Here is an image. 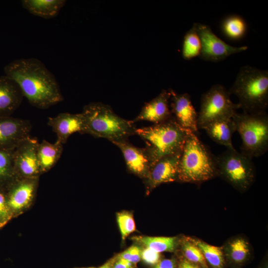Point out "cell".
<instances>
[{
  "label": "cell",
  "instance_id": "obj_11",
  "mask_svg": "<svg viewBox=\"0 0 268 268\" xmlns=\"http://www.w3.org/2000/svg\"><path fill=\"white\" fill-rule=\"evenodd\" d=\"M29 121L11 116L0 117V150H12L30 136Z\"/></svg>",
  "mask_w": 268,
  "mask_h": 268
},
{
  "label": "cell",
  "instance_id": "obj_30",
  "mask_svg": "<svg viewBox=\"0 0 268 268\" xmlns=\"http://www.w3.org/2000/svg\"><path fill=\"white\" fill-rule=\"evenodd\" d=\"M141 252L138 247L133 246L123 252L119 258L127 260L132 264L136 263L141 258Z\"/></svg>",
  "mask_w": 268,
  "mask_h": 268
},
{
  "label": "cell",
  "instance_id": "obj_15",
  "mask_svg": "<svg viewBox=\"0 0 268 268\" xmlns=\"http://www.w3.org/2000/svg\"><path fill=\"white\" fill-rule=\"evenodd\" d=\"M225 266L232 268H242L252 255L249 241L242 235H237L227 240L221 246Z\"/></svg>",
  "mask_w": 268,
  "mask_h": 268
},
{
  "label": "cell",
  "instance_id": "obj_27",
  "mask_svg": "<svg viewBox=\"0 0 268 268\" xmlns=\"http://www.w3.org/2000/svg\"><path fill=\"white\" fill-rule=\"evenodd\" d=\"M183 257L188 261L209 268L202 252L192 240L191 237L184 236L180 240L179 244Z\"/></svg>",
  "mask_w": 268,
  "mask_h": 268
},
{
  "label": "cell",
  "instance_id": "obj_20",
  "mask_svg": "<svg viewBox=\"0 0 268 268\" xmlns=\"http://www.w3.org/2000/svg\"><path fill=\"white\" fill-rule=\"evenodd\" d=\"M202 129L217 143L225 146L227 149L234 148L232 137L236 129L232 118L214 121L206 125Z\"/></svg>",
  "mask_w": 268,
  "mask_h": 268
},
{
  "label": "cell",
  "instance_id": "obj_36",
  "mask_svg": "<svg viewBox=\"0 0 268 268\" xmlns=\"http://www.w3.org/2000/svg\"><path fill=\"white\" fill-rule=\"evenodd\" d=\"M98 268H110V265L109 263H107Z\"/></svg>",
  "mask_w": 268,
  "mask_h": 268
},
{
  "label": "cell",
  "instance_id": "obj_32",
  "mask_svg": "<svg viewBox=\"0 0 268 268\" xmlns=\"http://www.w3.org/2000/svg\"><path fill=\"white\" fill-rule=\"evenodd\" d=\"M4 187H0V218H5L8 214L6 195L3 191Z\"/></svg>",
  "mask_w": 268,
  "mask_h": 268
},
{
  "label": "cell",
  "instance_id": "obj_13",
  "mask_svg": "<svg viewBox=\"0 0 268 268\" xmlns=\"http://www.w3.org/2000/svg\"><path fill=\"white\" fill-rule=\"evenodd\" d=\"M181 152L162 157L151 167L146 178L150 189L163 183L177 181Z\"/></svg>",
  "mask_w": 268,
  "mask_h": 268
},
{
  "label": "cell",
  "instance_id": "obj_25",
  "mask_svg": "<svg viewBox=\"0 0 268 268\" xmlns=\"http://www.w3.org/2000/svg\"><path fill=\"white\" fill-rule=\"evenodd\" d=\"M191 238L202 252L208 265L212 268H225V262L221 247L210 245L195 237H191Z\"/></svg>",
  "mask_w": 268,
  "mask_h": 268
},
{
  "label": "cell",
  "instance_id": "obj_12",
  "mask_svg": "<svg viewBox=\"0 0 268 268\" xmlns=\"http://www.w3.org/2000/svg\"><path fill=\"white\" fill-rule=\"evenodd\" d=\"M170 107L172 115L178 125L184 129L196 134L198 113L194 108L191 95L188 93H178L172 89Z\"/></svg>",
  "mask_w": 268,
  "mask_h": 268
},
{
  "label": "cell",
  "instance_id": "obj_38",
  "mask_svg": "<svg viewBox=\"0 0 268 268\" xmlns=\"http://www.w3.org/2000/svg\"></svg>",
  "mask_w": 268,
  "mask_h": 268
},
{
  "label": "cell",
  "instance_id": "obj_1",
  "mask_svg": "<svg viewBox=\"0 0 268 268\" xmlns=\"http://www.w3.org/2000/svg\"><path fill=\"white\" fill-rule=\"evenodd\" d=\"M5 75L18 85L23 97L33 106L46 109L64 99L54 74L35 58L15 60L5 66Z\"/></svg>",
  "mask_w": 268,
  "mask_h": 268
},
{
  "label": "cell",
  "instance_id": "obj_16",
  "mask_svg": "<svg viewBox=\"0 0 268 268\" xmlns=\"http://www.w3.org/2000/svg\"><path fill=\"white\" fill-rule=\"evenodd\" d=\"M113 144L121 151L128 169L138 176L146 179L150 169V163L144 147H136L128 139Z\"/></svg>",
  "mask_w": 268,
  "mask_h": 268
},
{
  "label": "cell",
  "instance_id": "obj_7",
  "mask_svg": "<svg viewBox=\"0 0 268 268\" xmlns=\"http://www.w3.org/2000/svg\"><path fill=\"white\" fill-rule=\"evenodd\" d=\"M217 176L241 193L247 191L254 183L256 169L252 158L237 151L227 149L215 156Z\"/></svg>",
  "mask_w": 268,
  "mask_h": 268
},
{
  "label": "cell",
  "instance_id": "obj_21",
  "mask_svg": "<svg viewBox=\"0 0 268 268\" xmlns=\"http://www.w3.org/2000/svg\"><path fill=\"white\" fill-rule=\"evenodd\" d=\"M63 151V144L56 140L51 143L46 140L39 142L37 157L41 173L52 168L60 158Z\"/></svg>",
  "mask_w": 268,
  "mask_h": 268
},
{
  "label": "cell",
  "instance_id": "obj_22",
  "mask_svg": "<svg viewBox=\"0 0 268 268\" xmlns=\"http://www.w3.org/2000/svg\"><path fill=\"white\" fill-rule=\"evenodd\" d=\"M65 0H22L24 8L34 15L45 19L57 16L65 5Z\"/></svg>",
  "mask_w": 268,
  "mask_h": 268
},
{
  "label": "cell",
  "instance_id": "obj_31",
  "mask_svg": "<svg viewBox=\"0 0 268 268\" xmlns=\"http://www.w3.org/2000/svg\"><path fill=\"white\" fill-rule=\"evenodd\" d=\"M160 258L159 253L146 247L141 252V258L148 265H155L160 261Z\"/></svg>",
  "mask_w": 268,
  "mask_h": 268
},
{
  "label": "cell",
  "instance_id": "obj_2",
  "mask_svg": "<svg viewBox=\"0 0 268 268\" xmlns=\"http://www.w3.org/2000/svg\"><path fill=\"white\" fill-rule=\"evenodd\" d=\"M81 113L84 119L83 134L106 138L113 143L135 134L134 123L120 117L108 105L92 102L83 107Z\"/></svg>",
  "mask_w": 268,
  "mask_h": 268
},
{
  "label": "cell",
  "instance_id": "obj_23",
  "mask_svg": "<svg viewBox=\"0 0 268 268\" xmlns=\"http://www.w3.org/2000/svg\"><path fill=\"white\" fill-rule=\"evenodd\" d=\"M135 241L158 253L173 252L179 244L180 240L176 237L135 236Z\"/></svg>",
  "mask_w": 268,
  "mask_h": 268
},
{
  "label": "cell",
  "instance_id": "obj_17",
  "mask_svg": "<svg viewBox=\"0 0 268 268\" xmlns=\"http://www.w3.org/2000/svg\"><path fill=\"white\" fill-rule=\"evenodd\" d=\"M37 177H15L8 187L7 202L11 208L19 210L28 205L32 200L36 189Z\"/></svg>",
  "mask_w": 268,
  "mask_h": 268
},
{
  "label": "cell",
  "instance_id": "obj_3",
  "mask_svg": "<svg viewBox=\"0 0 268 268\" xmlns=\"http://www.w3.org/2000/svg\"><path fill=\"white\" fill-rule=\"evenodd\" d=\"M217 176L215 156L196 134L189 132L179 160L177 181L200 184Z\"/></svg>",
  "mask_w": 268,
  "mask_h": 268
},
{
  "label": "cell",
  "instance_id": "obj_29",
  "mask_svg": "<svg viewBox=\"0 0 268 268\" xmlns=\"http://www.w3.org/2000/svg\"><path fill=\"white\" fill-rule=\"evenodd\" d=\"M117 222L122 239H125L135 231V224L133 215L126 211L117 214Z\"/></svg>",
  "mask_w": 268,
  "mask_h": 268
},
{
  "label": "cell",
  "instance_id": "obj_26",
  "mask_svg": "<svg viewBox=\"0 0 268 268\" xmlns=\"http://www.w3.org/2000/svg\"><path fill=\"white\" fill-rule=\"evenodd\" d=\"M201 48V42L197 32L196 23H194L184 36L182 49V57L186 60L200 57Z\"/></svg>",
  "mask_w": 268,
  "mask_h": 268
},
{
  "label": "cell",
  "instance_id": "obj_37",
  "mask_svg": "<svg viewBox=\"0 0 268 268\" xmlns=\"http://www.w3.org/2000/svg\"><path fill=\"white\" fill-rule=\"evenodd\" d=\"M259 268H268V265L267 264H265L263 267H261Z\"/></svg>",
  "mask_w": 268,
  "mask_h": 268
},
{
  "label": "cell",
  "instance_id": "obj_18",
  "mask_svg": "<svg viewBox=\"0 0 268 268\" xmlns=\"http://www.w3.org/2000/svg\"><path fill=\"white\" fill-rule=\"evenodd\" d=\"M48 124L56 134L57 140L63 144L75 133L83 134L84 119L81 113L72 114L61 113L53 117H49Z\"/></svg>",
  "mask_w": 268,
  "mask_h": 268
},
{
  "label": "cell",
  "instance_id": "obj_28",
  "mask_svg": "<svg viewBox=\"0 0 268 268\" xmlns=\"http://www.w3.org/2000/svg\"><path fill=\"white\" fill-rule=\"evenodd\" d=\"M13 150H0V187H6L15 177Z\"/></svg>",
  "mask_w": 268,
  "mask_h": 268
},
{
  "label": "cell",
  "instance_id": "obj_24",
  "mask_svg": "<svg viewBox=\"0 0 268 268\" xmlns=\"http://www.w3.org/2000/svg\"><path fill=\"white\" fill-rule=\"evenodd\" d=\"M221 29L223 34L229 39L239 40L246 34L248 25L242 17L232 14L223 19Z\"/></svg>",
  "mask_w": 268,
  "mask_h": 268
},
{
  "label": "cell",
  "instance_id": "obj_35",
  "mask_svg": "<svg viewBox=\"0 0 268 268\" xmlns=\"http://www.w3.org/2000/svg\"><path fill=\"white\" fill-rule=\"evenodd\" d=\"M132 264L123 259L119 258L114 268H132Z\"/></svg>",
  "mask_w": 268,
  "mask_h": 268
},
{
  "label": "cell",
  "instance_id": "obj_33",
  "mask_svg": "<svg viewBox=\"0 0 268 268\" xmlns=\"http://www.w3.org/2000/svg\"><path fill=\"white\" fill-rule=\"evenodd\" d=\"M153 268H176V264L173 259H163L159 261Z\"/></svg>",
  "mask_w": 268,
  "mask_h": 268
},
{
  "label": "cell",
  "instance_id": "obj_14",
  "mask_svg": "<svg viewBox=\"0 0 268 268\" xmlns=\"http://www.w3.org/2000/svg\"><path fill=\"white\" fill-rule=\"evenodd\" d=\"M170 98L169 90L163 89L157 96L144 105L133 121L134 123L145 121L157 124L170 119L172 117Z\"/></svg>",
  "mask_w": 268,
  "mask_h": 268
},
{
  "label": "cell",
  "instance_id": "obj_6",
  "mask_svg": "<svg viewBox=\"0 0 268 268\" xmlns=\"http://www.w3.org/2000/svg\"><path fill=\"white\" fill-rule=\"evenodd\" d=\"M242 139L241 152L258 157L268 149V115L266 112L248 114L236 112L232 117Z\"/></svg>",
  "mask_w": 268,
  "mask_h": 268
},
{
  "label": "cell",
  "instance_id": "obj_34",
  "mask_svg": "<svg viewBox=\"0 0 268 268\" xmlns=\"http://www.w3.org/2000/svg\"><path fill=\"white\" fill-rule=\"evenodd\" d=\"M178 268H203L199 265L190 262L183 257L180 260Z\"/></svg>",
  "mask_w": 268,
  "mask_h": 268
},
{
  "label": "cell",
  "instance_id": "obj_8",
  "mask_svg": "<svg viewBox=\"0 0 268 268\" xmlns=\"http://www.w3.org/2000/svg\"><path fill=\"white\" fill-rule=\"evenodd\" d=\"M230 95L219 84L213 85L202 95L198 116L199 130L214 121L232 118L240 106L232 102Z\"/></svg>",
  "mask_w": 268,
  "mask_h": 268
},
{
  "label": "cell",
  "instance_id": "obj_5",
  "mask_svg": "<svg viewBox=\"0 0 268 268\" xmlns=\"http://www.w3.org/2000/svg\"><path fill=\"white\" fill-rule=\"evenodd\" d=\"M238 98L243 112H266L268 106V70L250 66L241 67L228 90Z\"/></svg>",
  "mask_w": 268,
  "mask_h": 268
},
{
  "label": "cell",
  "instance_id": "obj_10",
  "mask_svg": "<svg viewBox=\"0 0 268 268\" xmlns=\"http://www.w3.org/2000/svg\"><path fill=\"white\" fill-rule=\"evenodd\" d=\"M38 141L31 136L14 149L13 162L15 177L35 178L41 173L37 157Z\"/></svg>",
  "mask_w": 268,
  "mask_h": 268
},
{
  "label": "cell",
  "instance_id": "obj_9",
  "mask_svg": "<svg viewBox=\"0 0 268 268\" xmlns=\"http://www.w3.org/2000/svg\"><path fill=\"white\" fill-rule=\"evenodd\" d=\"M196 25L201 46L200 57L203 60L217 62L248 48L247 46L234 47L227 44L218 37L208 25L196 23Z\"/></svg>",
  "mask_w": 268,
  "mask_h": 268
},
{
  "label": "cell",
  "instance_id": "obj_4",
  "mask_svg": "<svg viewBox=\"0 0 268 268\" xmlns=\"http://www.w3.org/2000/svg\"><path fill=\"white\" fill-rule=\"evenodd\" d=\"M172 117L162 123L138 128L135 134L145 143L151 167L160 159L182 151L188 133Z\"/></svg>",
  "mask_w": 268,
  "mask_h": 268
},
{
  "label": "cell",
  "instance_id": "obj_19",
  "mask_svg": "<svg viewBox=\"0 0 268 268\" xmlns=\"http://www.w3.org/2000/svg\"><path fill=\"white\" fill-rule=\"evenodd\" d=\"M23 97L13 80L5 75L0 76V117L11 116L21 104Z\"/></svg>",
  "mask_w": 268,
  "mask_h": 268
}]
</instances>
